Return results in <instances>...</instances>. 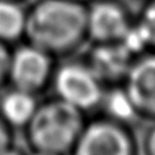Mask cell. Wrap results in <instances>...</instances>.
Segmentation results:
<instances>
[{
    "mask_svg": "<svg viewBox=\"0 0 155 155\" xmlns=\"http://www.w3.org/2000/svg\"><path fill=\"white\" fill-rule=\"evenodd\" d=\"M87 114L55 95L40 100L23 134L34 151L69 155L87 120Z\"/></svg>",
    "mask_w": 155,
    "mask_h": 155,
    "instance_id": "cell-2",
    "label": "cell"
},
{
    "mask_svg": "<svg viewBox=\"0 0 155 155\" xmlns=\"http://www.w3.org/2000/svg\"><path fill=\"white\" fill-rule=\"evenodd\" d=\"M27 155H57V154H50V153H44V151H34L31 150Z\"/></svg>",
    "mask_w": 155,
    "mask_h": 155,
    "instance_id": "cell-17",
    "label": "cell"
},
{
    "mask_svg": "<svg viewBox=\"0 0 155 155\" xmlns=\"http://www.w3.org/2000/svg\"><path fill=\"white\" fill-rule=\"evenodd\" d=\"M14 130L0 117V151L14 143Z\"/></svg>",
    "mask_w": 155,
    "mask_h": 155,
    "instance_id": "cell-15",
    "label": "cell"
},
{
    "mask_svg": "<svg viewBox=\"0 0 155 155\" xmlns=\"http://www.w3.org/2000/svg\"><path fill=\"white\" fill-rule=\"evenodd\" d=\"M27 7L15 0H0V41L14 46L25 40Z\"/></svg>",
    "mask_w": 155,
    "mask_h": 155,
    "instance_id": "cell-11",
    "label": "cell"
},
{
    "mask_svg": "<svg viewBox=\"0 0 155 155\" xmlns=\"http://www.w3.org/2000/svg\"><path fill=\"white\" fill-rule=\"evenodd\" d=\"M25 40L65 59L88 42L86 3L76 0H34L27 7Z\"/></svg>",
    "mask_w": 155,
    "mask_h": 155,
    "instance_id": "cell-1",
    "label": "cell"
},
{
    "mask_svg": "<svg viewBox=\"0 0 155 155\" xmlns=\"http://www.w3.org/2000/svg\"><path fill=\"white\" fill-rule=\"evenodd\" d=\"M15 2H19V3H27V2H28V0H15Z\"/></svg>",
    "mask_w": 155,
    "mask_h": 155,
    "instance_id": "cell-19",
    "label": "cell"
},
{
    "mask_svg": "<svg viewBox=\"0 0 155 155\" xmlns=\"http://www.w3.org/2000/svg\"><path fill=\"white\" fill-rule=\"evenodd\" d=\"M142 120H155V50L134 59L123 81Z\"/></svg>",
    "mask_w": 155,
    "mask_h": 155,
    "instance_id": "cell-7",
    "label": "cell"
},
{
    "mask_svg": "<svg viewBox=\"0 0 155 155\" xmlns=\"http://www.w3.org/2000/svg\"><path fill=\"white\" fill-rule=\"evenodd\" d=\"M0 155H27V154L18 146H15V143H13V145L5 147L4 150L0 151Z\"/></svg>",
    "mask_w": 155,
    "mask_h": 155,
    "instance_id": "cell-16",
    "label": "cell"
},
{
    "mask_svg": "<svg viewBox=\"0 0 155 155\" xmlns=\"http://www.w3.org/2000/svg\"><path fill=\"white\" fill-rule=\"evenodd\" d=\"M57 64L50 53L23 40L12 48L8 85L40 96L51 87Z\"/></svg>",
    "mask_w": 155,
    "mask_h": 155,
    "instance_id": "cell-5",
    "label": "cell"
},
{
    "mask_svg": "<svg viewBox=\"0 0 155 155\" xmlns=\"http://www.w3.org/2000/svg\"><path fill=\"white\" fill-rule=\"evenodd\" d=\"M12 48L3 41H0V90L8 86L9 82V65Z\"/></svg>",
    "mask_w": 155,
    "mask_h": 155,
    "instance_id": "cell-13",
    "label": "cell"
},
{
    "mask_svg": "<svg viewBox=\"0 0 155 155\" xmlns=\"http://www.w3.org/2000/svg\"><path fill=\"white\" fill-rule=\"evenodd\" d=\"M76 2H81V3H88L90 0H76Z\"/></svg>",
    "mask_w": 155,
    "mask_h": 155,
    "instance_id": "cell-18",
    "label": "cell"
},
{
    "mask_svg": "<svg viewBox=\"0 0 155 155\" xmlns=\"http://www.w3.org/2000/svg\"><path fill=\"white\" fill-rule=\"evenodd\" d=\"M40 96L14 86L0 90V117L14 131L25 130L37 109Z\"/></svg>",
    "mask_w": 155,
    "mask_h": 155,
    "instance_id": "cell-9",
    "label": "cell"
},
{
    "mask_svg": "<svg viewBox=\"0 0 155 155\" xmlns=\"http://www.w3.org/2000/svg\"><path fill=\"white\" fill-rule=\"evenodd\" d=\"M105 87L84 59L69 57L58 60L50 88L57 97L88 115L97 112Z\"/></svg>",
    "mask_w": 155,
    "mask_h": 155,
    "instance_id": "cell-3",
    "label": "cell"
},
{
    "mask_svg": "<svg viewBox=\"0 0 155 155\" xmlns=\"http://www.w3.org/2000/svg\"><path fill=\"white\" fill-rule=\"evenodd\" d=\"M97 114L132 128H135L140 122H143L123 84L105 87Z\"/></svg>",
    "mask_w": 155,
    "mask_h": 155,
    "instance_id": "cell-10",
    "label": "cell"
},
{
    "mask_svg": "<svg viewBox=\"0 0 155 155\" xmlns=\"http://www.w3.org/2000/svg\"><path fill=\"white\" fill-rule=\"evenodd\" d=\"M141 150L143 155H155V120L147 127L145 135L142 137Z\"/></svg>",
    "mask_w": 155,
    "mask_h": 155,
    "instance_id": "cell-14",
    "label": "cell"
},
{
    "mask_svg": "<svg viewBox=\"0 0 155 155\" xmlns=\"http://www.w3.org/2000/svg\"><path fill=\"white\" fill-rule=\"evenodd\" d=\"M134 21L135 15L122 0H90L86 3L90 44L120 41Z\"/></svg>",
    "mask_w": 155,
    "mask_h": 155,
    "instance_id": "cell-6",
    "label": "cell"
},
{
    "mask_svg": "<svg viewBox=\"0 0 155 155\" xmlns=\"http://www.w3.org/2000/svg\"><path fill=\"white\" fill-rule=\"evenodd\" d=\"M81 58L105 86L123 84L135 59L120 41L90 44Z\"/></svg>",
    "mask_w": 155,
    "mask_h": 155,
    "instance_id": "cell-8",
    "label": "cell"
},
{
    "mask_svg": "<svg viewBox=\"0 0 155 155\" xmlns=\"http://www.w3.org/2000/svg\"><path fill=\"white\" fill-rule=\"evenodd\" d=\"M69 155H140L132 127L101 114L87 118Z\"/></svg>",
    "mask_w": 155,
    "mask_h": 155,
    "instance_id": "cell-4",
    "label": "cell"
},
{
    "mask_svg": "<svg viewBox=\"0 0 155 155\" xmlns=\"http://www.w3.org/2000/svg\"><path fill=\"white\" fill-rule=\"evenodd\" d=\"M135 19L145 34L150 50H155V0H143L142 8L135 15Z\"/></svg>",
    "mask_w": 155,
    "mask_h": 155,
    "instance_id": "cell-12",
    "label": "cell"
}]
</instances>
